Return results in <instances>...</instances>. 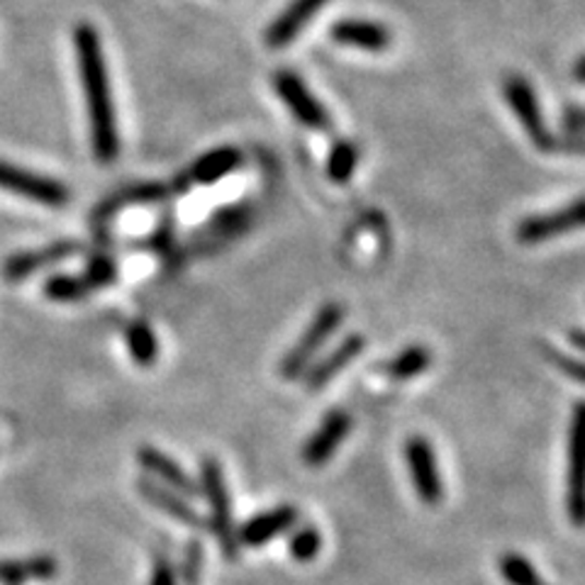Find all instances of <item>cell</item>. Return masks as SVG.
<instances>
[{"label":"cell","mask_w":585,"mask_h":585,"mask_svg":"<svg viewBox=\"0 0 585 585\" xmlns=\"http://www.w3.org/2000/svg\"><path fill=\"white\" fill-rule=\"evenodd\" d=\"M358 167V149L352 142H340L330 151V159H327V176L334 183H346L352 181L354 171Z\"/></svg>","instance_id":"cb8c5ba5"},{"label":"cell","mask_w":585,"mask_h":585,"mask_svg":"<svg viewBox=\"0 0 585 585\" xmlns=\"http://www.w3.org/2000/svg\"><path fill=\"white\" fill-rule=\"evenodd\" d=\"M137 490L139 496L145 498L147 502H151L154 508H159L161 512H167L169 517L183 522V525H188L193 529H203L205 527V520L195 512V508H191L186 500H183L176 490H171L167 486H161L159 480H151V478H139L137 480Z\"/></svg>","instance_id":"2e32d148"},{"label":"cell","mask_w":585,"mask_h":585,"mask_svg":"<svg viewBox=\"0 0 585 585\" xmlns=\"http://www.w3.org/2000/svg\"><path fill=\"white\" fill-rule=\"evenodd\" d=\"M563 127H569L576 137H585V108H571L563 115Z\"/></svg>","instance_id":"f546056e"},{"label":"cell","mask_w":585,"mask_h":585,"mask_svg":"<svg viewBox=\"0 0 585 585\" xmlns=\"http://www.w3.org/2000/svg\"><path fill=\"white\" fill-rule=\"evenodd\" d=\"M541 352L553 366L559 368L563 376H569V378H573V381H578V383H585V362H581V358L571 356L566 352H559V349H553L549 344H544Z\"/></svg>","instance_id":"83f0119b"},{"label":"cell","mask_w":585,"mask_h":585,"mask_svg":"<svg viewBox=\"0 0 585 585\" xmlns=\"http://www.w3.org/2000/svg\"><path fill=\"white\" fill-rule=\"evenodd\" d=\"M76 64L84 84L88 122H90V145L94 157L100 163H112L120 154V130L115 106H112L110 78L106 57H102L100 35L94 25H78L74 29Z\"/></svg>","instance_id":"6da1fadb"},{"label":"cell","mask_w":585,"mask_h":585,"mask_svg":"<svg viewBox=\"0 0 585 585\" xmlns=\"http://www.w3.org/2000/svg\"><path fill=\"white\" fill-rule=\"evenodd\" d=\"M137 461L147 474H151L159 480L161 486L183 492V496H191V498L198 496V486L193 484V478L176 464V461L163 454V451H159L157 447H139Z\"/></svg>","instance_id":"5bb4252c"},{"label":"cell","mask_w":585,"mask_h":585,"mask_svg":"<svg viewBox=\"0 0 585 585\" xmlns=\"http://www.w3.org/2000/svg\"><path fill=\"white\" fill-rule=\"evenodd\" d=\"M330 35L337 45L356 47L364 51H383L390 45V33L383 25L358 17H344L340 23H334Z\"/></svg>","instance_id":"9a60e30c"},{"label":"cell","mask_w":585,"mask_h":585,"mask_svg":"<svg viewBox=\"0 0 585 585\" xmlns=\"http://www.w3.org/2000/svg\"><path fill=\"white\" fill-rule=\"evenodd\" d=\"M169 195L167 186H161V183H142V186H132L122 193H115L112 198H108L102 205L96 208L94 222L96 224H106L110 218H115L120 208H125V205H137V203H157L163 200Z\"/></svg>","instance_id":"ffe728a7"},{"label":"cell","mask_w":585,"mask_h":585,"mask_svg":"<svg viewBox=\"0 0 585 585\" xmlns=\"http://www.w3.org/2000/svg\"><path fill=\"white\" fill-rule=\"evenodd\" d=\"M585 228V195L551 212H539L517 224L520 244H541Z\"/></svg>","instance_id":"8992f818"},{"label":"cell","mask_w":585,"mask_h":585,"mask_svg":"<svg viewBox=\"0 0 585 585\" xmlns=\"http://www.w3.org/2000/svg\"><path fill=\"white\" fill-rule=\"evenodd\" d=\"M569 340H571V344H573V346L578 349V352H583V354H585V332H583V330H571Z\"/></svg>","instance_id":"d6a6232c"},{"label":"cell","mask_w":585,"mask_h":585,"mask_svg":"<svg viewBox=\"0 0 585 585\" xmlns=\"http://www.w3.org/2000/svg\"><path fill=\"white\" fill-rule=\"evenodd\" d=\"M561 149L566 151H573V154H581V157H585V137H571V139H563L561 145H557Z\"/></svg>","instance_id":"1f68e13d"},{"label":"cell","mask_w":585,"mask_h":585,"mask_svg":"<svg viewBox=\"0 0 585 585\" xmlns=\"http://www.w3.org/2000/svg\"><path fill=\"white\" fill-rule=\"evenodd\" d=\"M81 276H84L90 291H100L118 281V266L108 254H94L86 264V271Z\"/></svg>","instance_id":"484cf974"},{"label":"cell","mask_w":585,"mask_h":585,"mask_svg":"<svg viewBox=\"0 0 585 585\" xmlns=\"http://www.w3.org/2000/svg\"><path fill=\"white\" fill-rule=\"evenodd\" d=\"M429 366H432V354H429V349L413 344L405 346L393 362L386 364V376L393 378V381H410V378L423 376Z\"/></svg>","instance_id":"44dd1931"},{"label":"cell","mask_w":585,"mask_h":585,"mask_svg":"<svg viewBox=\"0 0 585 585\" xmlns=\"http://www.w3.org/2000/svg\"><path fill=\"white\" fill-rule=\"evenodd\" d=\"M273 88L283 100V106L289 108L297 118V122H303L305 127L310 130L330 127V115H327L322 102L307 90L303 78L293 74V71H279V74H273Z\"/></svg>","instance_id":"ba28073f"},{"label":"cell","mask_w":585,"mask_h":585,"mask_svg":"<svg viewBox=\"0 0 585 585\" xmlns=\"http://www.w3.org/2000/svg\"><path fill=\"white\" fill-rule=\"evenodd\" d=\"M566 508L576 527H585V403L573 407L569 427V476Z\"/></svg>","instance_id":"5b68a950"},{"label":"cell","mask_w":585,"mask_h":585,"mask_svg":"<svg viewBox=\"0 0 585 585\" xmlns=\"http://www.w3.org/2000/svg\"><path fill=\"white\" fill-rule=\"evenodd\" d=\"M149 585H176V576H173V569L163 559H159L157 563H154Z\"/></svg>","instance_id":"4dcf8cb0"},{"label":"cell","mask_w":585,"mask_h":585,"mask_svg":"<svg viewBox=\"0 0 585 585\" xmlns=\"http://www.w3.org/2000/svg\"><path fill=\"white\" fill-rule=\"evenodd\" d=\"M59 573L57 559L39 553L27 559H3L0 561V585H23L29 581H49Z\"/></svg>","instance_id":"ac0fdd59"},{"label":"cell","mask_w":585,"mask_h":585,"mask_svg":"<svg viewBox=\"0 0 585 585\" xmlns=\"http://www.w3.org/2000/svg\"><path fill=\"white\" fill-rule=\"evenodd\" d=\"M405 461L419 500L427 502V505H435V502L441 500L444 488H441V476L432 444H429L425 437H410L405 441Z\"/></svg>","instance_id":"9c48e42d"},{"label":"cell","mask_w":585,"mask_h":585,"mask_svg":"<svg viewBox=\"0 0 585 585\" xmlns=\"http://www.w3.org/2000/svg\"><path fill=\"white\" fill-rule=\"evenodd\" d=\"M573 78H576L578 84H585V54L576 61V66H573Z\"/></svg>","instance_id":"836d02e7"},{"label":"cell","mask_w":585,"mask_h":585,"mask_svg":"<svg viewBox=\"0 0 585 585\" xmlns=\"http://www.w3.org/2000/svg\"><path fill=\"white\" fill-rule=\"evenodd\" d=\"M352 429V417L344 410H332L330 415L322 419V425L317 427V432L310 435L303 447V461L307 466H322L330 461L337 449L344 441V437Z\"/></svg>","instance_id":"7c38bea8"},{"label":"cell","mask_w":585,"mask_h":585,"mask_svg":"<svg viewBox=\"0 0 585 585\" xmlns=\"http://www.w3.org/2000/svg\"><path fill=\"white\" fill-rule=\"evenodd\" d=\"M295 522H297V510L293 505L273 508L246 522L240 529V541L246 544V547H261V544L276 539L279 535H283V532H289Z\"/></svg>","instance_id":"e0dca14e"},{"label":"cell","mask_w":585,"mask_h":585,"mask_svg":"<svg viewBox=\"0 0 585 585\" xmlns=\"http://www.w3.org/2000/svg\"><path fill=\"white\" fill-rule=\"evenodd\" d=\"M502 96H505L508 106L512 108V112H515L522 130L527 132V137L532 142H535V147L539 149L557 147V139L551 137L547 122H544L541 118V108H539L535 88L529 86L527 78H522L517 74L505 76V81H502Z\"/></svg>","instance_id":"277c9868"},{"label":"cell","mask_w":585,"mask_h":585,"mask_svg":"<svg viewBox=\"0 0 585 585\" xmlns=\"http://www.w3.org/2000/svg\"><path fill=\"white\" fill-rule=\"evenodd\" d=\"M344 320V307L337 303H327L317 310L315 320L307 325V330L303 332L301 340H297L291 352L283 356L281 362V376L285 381H293V378L305 376L307 368L313 366V358L320 352V346L330 340V337L340 330V325Z\"/></svg>","instance_id":"7a4b0ae2"},{"label":"cell","mask_w":585,"mask_h":585,"mask_svg":"<svg viewBox=\"0 0 585 585\" xmlns=\"http://www.w3.org/2000/svg\"><path fill=\"white\" fill-rule=\"evenodd\" d=\"M200 563H203L200 541H191L186 549V561H183V578H186V585H198Z\"/></svg>","instance_id":"f1b7e54d"},{"label":"cell","mask_w":585,"mask_h":585,"mask_svg":"<svg viewBox=\"0 0 585 585\" xmlns=\"http://www.w3.org/2000/svg\"><path fill=\"white\" fill-rule=\"evenodd\" d=\"M81 252V244L74 240H61V242H51L42 249H33V252H20L8 256L3 264V279L8 283H20L27 281L29 276L37 273L39 269H47L51 264H59L69 259Z\"/></svg>","instance_id":"30bf717a"},{"label":"cell","mask_w":585,"mask_h":585,"mask_svg":"<svg viewBox=\"0 0 585 585\" xmlns=\"http://www.w3.org/2000/svg\"><path fill=\"white\" fill-rule=\"evenodd\" d=\"M322 549V537L315 527H301L291 537V557L295 561H313Z\"/></svg>","instance_id":"4316f807"},{"label":"cell","mask_w":585,"mask_h":585,"mask_svg":"<svg viewBox=\"0 0 585 585\" xmlns=\"http://www.w3.org/2000/svg\"><path fill=\"white\" fill-rule=\"evenodd\" d=\"M200 478H203V492H205V498H208V505H210L212 532L218 535V539L222 544L224 557L234 559L237 557V537H234L228 484H224L220 461L218 459H203Z\"/></svg>","instance_id":"3957f363"},{"label":"cell","mask_w":585,"mask_h":585,"mask_svg":"<svg viewBox=\"0 0 585 585\" xmlns=\"http://www.w3.org/2000/svg\"><path fill=\"white\" fill-rule=\"evenodd\" d=\"M500 573L510 585H544L535 566L520 553H505L500 559Z\"/></svg>","instance_id":"d4e9b609"},{"label":"cell","mask_w":585,"mask_h":585,"mask_svg":"<svg viewBox=\"0 0 585 585\" xmlns=\"http://www.w3.org/2000/svg\"><path fill=\"white\" fill-rule=\"evenodd\" d=\"M0 188L20 195L47 208H64L69 203V188L61 181L47 179L42 173L20 169L15 163L0 161Z\"/></svg>","instance_id":"52a82bcc"},{"label":"cell","mask_w":585,"mask_h":585,"mask_svg":"<svg viewBox=\"0 0 585 585\" xmlns=\"http://www.w3.org/2000/svg\"><path fill=\"white\" fill-rule=\"evenodd\" d=\"M327 0H291L289 5L283 8V13L273 20L266 29V47L271 49H283L295 42V37L303 33L307 23L320 13Z\"/></svg>","instance_id":"8fae6325"},{"label":"cell","mask_w":585,"mask_h":585,"mask_svg":"<svg viewBox=\"0 0 585 585\" xmlns=\"http://www.w3.org/2000/svg\"><path fill=\"white\" fill-rule=\"evenodd\" d=\"M125 342H127V352L132 356V362L139 366H151L159 358V340L145 320H135L127 325Z\"/></svg>","instance_id":"7402d4cb"},{"label":"cell","mask_w":585,"mask_h":585,"mask_svg":"<svg viewBox=\"0 0 585 585\" xmlns=\"http://www.w3.org/2000/svg\"><path fill=\"white\" fill-rule=\"evenodd\" d=\"M90 291L84 276H71V273H54L45 281V295L54 303H76L88 297Z\"/></svg>","instance_id":"603a6c76"},{"label":"cell","mask_w":585,"mask_h":585,"mask_svg":"<svg viewBox=\"0 0 585 585\" xmlns=\"http://www.w3.org/2000/svg\"><path fill=\"white\" fill-rule=\"evenodd\" d=\"M364 346H366V340L362 334L344 337V340L337 344L330 354L322 356L320 362L307 368L305 376H303L307 390H313V393H315V390H320L327 383H332L334 378L340 376L349 364L356 362L358 354L364 352Z\"/></svg>","instance_id":"4fadbf2b"},{"label":"cell","mask_w":585,"mask_h":585,"mask_svg":"<svg viewBox=\"0 0 585 585\" xmlns=\"http://www.w3.org/2000/svg\"><path fill=\"white\" fill-rule=\"evenodd\" d=\"M242 167V154L234 147H220L212 149L208 154L193 163L191 167V181L203 183V186H210V183L222 181L228 173L237 171Z\"/></svg>","instance_id":"d6986e66"}]
</instances>
